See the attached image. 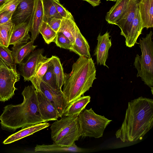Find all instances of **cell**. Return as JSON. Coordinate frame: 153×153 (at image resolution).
Here are the masks:
<instances>
[{"label":"cell","mask_w":153,"mask_h":153,"mask_svg":"<svg viewBox=\"0 0 153 153\" xmlns=\"http://www.w3.org/2000/svg\"><path fill=\"white\" fill-rule=\"evenodd\" d=\"M153 125V100L140 97L128 102L124 120L116 137L123 142L141 140Z\"/></svg>","instance_id":"1"},{"label":"cell","mask_w":153,"mask_h":153,"mask_svg":"<svg viewBox=\"0 0 153 153\" xmlns=\"http://www.w3.org/2000/svg\"><path fill=\"white\" fill-rule=\"evenodd\" d=\"M22 94L23 100L21 103L8 105L4 108L0 115L2 130L13 132L20 128L44 123L34 88L32 85L25 87Z\"/></svg>","instance_id":"2"},{"label":"cell","mask_w":153,"mask_h":153,"mask_svg":"<svg viewBox=\"0 0 153 153\" xmlns=\"http://www.w3.org/2000/svg\"><path fill=\"white\" fill-rule=\"evenodd\" d=\"M96 70L91 57L82 56L72 65L71 72L65 73L62 91L70 103L83 95L96 79Z\"/></svg>","instance_id":"3"},{"label":"cell","mask_w":153,"mask_h":153,"mask_svg":"<svg viewBox=\"0 0 153 153\" xmlns=\"http://www.w3.org/2000/svg\"><path fill=\"white\" fill-rule=\"evenodd\" d=\"M50 129L53 143L62 146H71L82 136L78 116L62 117L52 123Z\"/></svg>","instance_id":"4"},{"label":"cell","mask_w":153,"mask_h":153,"mask_svg":"<svg viewBox=\"0 0 153 153\" xmlns=\"http://www.w3.org/2000/svg\"><path fill=\"white\" fill-rule=\"evenodd\" d=\"M152 31L145 37L140 38L139 44L141 55H136L134 63L137 71V77H140L144 83L151 88L153 86V42Z\"/></svg>","instance_id":"5"},{"label":"cell","mask_w":153,"mask_h":153,"mask_svg":"<svg viewBox=\"0 0 153 153\" xmlns=\"http://www.w3.org/2000/svg\"><path fill=\"white\" fill-rule=\"evenodd\" d=\"M78 117L82 137L99 138L102 137L105 129L112 121L96 114L91 108L84 110Z\"/></svg>","instance_id":"6"},{"label":"cell","mask_w":153,"mask_h":153,"mask_svg":"<svg viewBox=\"0 0 153 153\" xmlns=\"http://www.w3.org/2000/svg\"><path fill=\"white\" fill-rule=\"evenodd\" d=\"M20 79L16 67L9 66L0 58V102H4L12 98L17 90L15 84Z\"/></svg>","instance_id":"7"},{"label":"cell","mask_w":153,"mask_h":153,"mask_svg":"<svg viewBox=\"0 0 153 153\" xmlns=\"http://www.w3.org/2000/svg\"><path fill=\"white\" fill-rule=\"evenodd\" d=\"M39 90L49 100L58 112L60 117L63 116L64 112L70 105L62 90L54 89L42 81Z\"/></svg>","instance_id":"8"},{"label":"cell","mask_w":153,"mask_h":153,"mask_svg":"<svg viewBox=\"0 0 153 153\" xmlns=\"http://www.w3.org/2000/svg\"><path fill=\"white\" fill-rule=\"evenodd\" d=\"M138 2V0H131L127 8L115 24L120 29V34L124 37L125 41L127 39L130 33Z\"/></svg>","instance_id":"9"},{"label":"cell","mask_w":153,"mask_h":153,"mask_svg":"<svg viewBox=\"0 0 153 153\" xmlns=\"http://www.w3.org/2000/svg\"><path fill=\"white\" fill-rule=\"evenodd\" d=\"M37 0H20L11 19V21L14 25L23 22L31 18Z\"/></svg>","instance_id":"10"},{"label":"cell","mask_w":153,"mask_h":153,"mask_svg":"<svg viewBox=\"0 0 153 153\" xmlns=\"http://www.w3.org/2000/svg\"><path fill=\"white\" fill-rule=\"evenodd\" d=\"M110 36L109 33L107 31L103 35H101L100 33L99 34L94 54V56H96L97 65H103L108 68L106 62L108 58L109 50L112 45L111 39H109Z\"/></svg>","instance_id":"11"},{"label":"cell","mask_w":153,"mask_h":153,"mask_svg":"<svg viewBox=\"0 0 153 153\" xmlns=\"http://www.w3.org/2000/svg\"><path fill=\"white\" fill-rule=\"evenodd\" d=\"M38 105L43 122L57 120L60 117L56 109L40 90L36 91Z\"/></svg>","instance_id":"12"},{"label":"cell","mask_w":153,"mask_h":153,"mask_svg":"<svg viewBox=\"0 0 153 153\" xmlns=\"http://www.w3.org/2000/svg\"><path fill=\"white\" fill-rule=\"evenodd\" d=\"M44 51L43 48H39L34 51L25 62L20 64V74L25 81H30L34 75L39 57Z\"/></svg>","instance_id":"13"},{"label":"cell","mask_w":153,"mask_h":153,"mask_svg":"<svg viewBox=\"0 0 153 153\" xmlns=\"http://www.w3.org/2000/svg\"><path fill=\"white\" fill-rule=\"evenodd\" d=\"M31 18L32 17L23 22L14 25L10 39V45L25 44L30 40L31 37L29 32Z\"/></svg>","instance_id":"14"},{"label":"cell","mask_w":153,"mask_h":153,"mask_svg":"<svg viewBox=\"0 0 153 153\" xmlns=\"http://www.w3.org/2000/svg\"><path fill=\"white\" fill-rule=\"evenodd\" d=\"M69 50L75 53L79 56L88 58L91 57L88 43L81 33L76 25L74 42Z\"/></svg>","instance_id":"15"},{"label":"cell","mask_w":153,"mask_h":153,"mask_svg":"<svg viewBox=\"0 0 153 153\" xmlns=\"http://www.w3.org/2000/svg\"><path fill=\"white\" fill-rule=\"evenodd\" d=\"M43 11L41 0H37L30 21L29 31L31 33L30 41L33 42L38 37L39 29L43 20Z\"/></svg>","instance_id":"16"},{"label":"cell","mask_w":153,"mask_h":153,"mask_svg":"<svg viewBox=\"0 0 153 153\" xmlns=\"http://www.w3.org/2000/svg\"><path fill=\"white\" fill-rule=\"evenodd\" d=\"M50 126L47 122L41 123L32 126L25 127L20 131L9 136L3 142L4 144L11 143L34 133L44 129Z\"/></svg>","instance_id":"17"},{"label":"cell","mask_w":153,"mask_h":153,"mask_svg":"<svg viewBox=\"0 0 153 153\" xmlns=\"http://www.w3.org/2000/svg\"><path fill=\"white\" fill-rule=\"evenodd\" d=\"M51 58L43 56H40L36 66L35 73L30 80L32 85L36 91L39 90V86L42 78L48 67L51 64Z\"/></svg>","instance_id":"18"},{"label":"cell","mask_w":153,"mask_h":153,"mask_svg":"<svg viewBox=\"0 0 153 153\" xmlns=\"http://www.w3.org/2000/svg\"><path fill=\"white\" fill-rule=\"evenodd\" d=\"M138 6L143 28L153 27V0H140Z\"/></svg>","instance_id":"19"},{"label":"cell","mask_w":153,"mask_h":153,"mask_svg":"<svg viewBox=\"0 0 153 153\" xmlns=\"http://www.w3.org/2000/svg\"><path fill=\"white\" fill-rule=\"evenodd\" d=\"M84 149L77 146L75 143L70 146H62L53 143L51 145H37L35 147L34 151L38 152H82Z\"/></svg>","instance_id":"20"},{"label":"cell","mask_w":153,"mask_h":153,"mask_svg":"<svg viewBox=\"0 0 153 153\" xmlns=\"http://www.w3.org/2000/svg\"><path fill=\"white\" fill-rule=\"evenodd\" d=\"M34 42L30 41L27 43L13 45L12 48V54L14 62L20 64L37 47L33 45Z\"/></svg>","instance_id":"21"},{"label":"cell","mask_w":153,"mask_h":153,"mask_svg":"<svg viewBox=\"0 0 153 153\" xmlns=\"http://www.w3.org/2000/svg\"><path fill=\"white\" fill-rule=\"evenodd\" d=\"M143 28L138 4L128 39L125 41L127 47L131 48L134 45Z\"/></svg>","instance_id":"22"},{"label":"cell","mask_w":153,"mask_h":153,"mask_svg":"<svg viewBox=\"0 0 153 153\" xmlns=\"http://www.w3.org/2000/svg\"><path fill=\"white\" fill-rule=\"evenodd\" d=\"M131 0H117L116 3L107 12L105 19L108 24L116 22L127 8Z\"/></svg>","instance_id":"23"},{"label":"cell","mask_w":153,"mask_h":153,"mask_svg":"<svg viewBox=\"0 0 153 153\" xmlns=\"http://www.w3.org/2000/svg\"><path fill=\"white\" fill-rule=\"evenodd\" d=\"M76 25L73 17L69 12L67 16L62 19L58 31L62 33L68 37L72 45L74 42Z\"/></svg>","instance_id":"24"},{"label":"cell","mask_w":153,"mask_h":153,"mask_svg":"<svg viewBox=\"0 0 153 153\" xmlns=\"http://www.w3.org/2000/svg\"><path fill=\"white\" fill-rule=\"evenodd\" d=\"M90 96H81L70 103L64 112V116H78L90 102Z\"/></svg>","instance_id":"25"},{"label":"cell","mask_w":153,"mask_h":153,"mask_svg":"<svg viewBox=\"0 0 153 153\" xmlns=\"http://www.w3.org/2000/svg\"><path fill=\"white\" fill-rule=\"evenodd\" d=\"M51 62L53 66V71L56 82L57 88L62 90L65 80V73L59 59L57 56H52Z\"/></svg>","instance_id":"26"},{"label":"cell","mask_w":153,"mask_h":153,"mask_svg":"<svg viewBox=\"0 0 153 153\" xmlns=\"http://www.w3.org/2000/svg\"><path fill=\"white\" fill-rule=\"evenodd\" d=\"M14 24L11 20L0 24V44L8 47Z\"/></svg>","instance_id":"27"},{"label":"cell","mask_w":153,"mask_h":153,"mask_svg":"<svg viewBox=\"0 0 153 153\" xmlns=\"http://www.w3.org/2000/svg\"><path fill=\"white\" fill-rule=\"evenodd\" d=\"M43 11V20L47 22L51 19L56 17L62 19L57 12L52 0H41Z\"/></svg>","instance_id":"28"},{"label":"cell","mask_w":153,"mask_h":153,"mask_svg":"<svg viewBox=\"0 0 153 153\" xmlns=\"http://www.w3.org/2000/svg\"><path fill=\"white\" fill-rule=\"evenodd\" d=\"M45 42L48 44L54 42L57 33L55 31L47 22H43L39 29Z\"/></svg>","instance_id":"29"},{"label":"cell","mask_w":153,"mask_h":153,"mask_svg":"<svg viewBox=\"0 0 153 153\" xmlns=\"http://www.w3.org/2000/svg\"><path fill=\"white\" fill-rule=\"evenodd\" d=\"M42 81L44 82L53 88L58 89L52 63L43 75Z\"/></svg>","instance_id":"30"},{"label":"cell","mask_w":153,"mask_h":153,"mask_svg":"<svg viewBox=\"0 0 153 153\" xmlns=\"http://www.w3.org/2000/svg\"><path fill=\"white\" fill-rule=\"evenodd\" d=\"M0 58L9 66L16 67L12 54V51L8 47L0 44Z\"/></svg>","instance_id":"31"},{"label":"cell","mask_w":153,"mask_h":153,"mask_svg":"<svg viewBox=\"0 0 153 153\" xmlns=\"http://www.w3.org/2000/svg\"><path fill=\"white\" fill-rule=\"evenodd\" d=\"M61 48L69 50L72 44L69 39L62 33L58 32L54 42Z\"/></svg>","instance_id":"32"},{"label":"cell","mask_w":153,"mask_h":153,"mask_svg":"<svg viewBox=\"0 0 153 153\" xmlns=\"http://www.w3.org/2000/svg\"><path fill=\"white\" fill-rule=\"evenodd\" d=\"M20 0H7L0 7V12L7 11L13 13Z\"/></svg>","instance_id":"33"},{"label":"cell","mask_w":153,"mask_h":153,"mask_svg":"<svg viewBox=\"0 0 153 153\" xmlns=\"http://www.w3.org/2000/svg\"><path fill=\"white\" fill-rule=\"evenodd\" d=\"M57 12L62 18H66L69 11L59 2V0H52Z\"/></svg>","instance_id":"34"},{"label":"cell","mask_w":153,"mask_h":153,"mask_svg":"<svg viewBox=\"0 0 153 153\" xmlns=\"http://www.w3.org/2000/svg\"><path fill=\"white\" fill-rule=\"evenodd\" d=\"M62 19L56 17L51 19L47 22L49 26L56 33L59 28Z\"/></svg>","instance_id":"35"},{"label":"cell","mask_w":153,"mask_h":153,"mask_svg":"<svg viewBox=\"0 0 153 153\" xmlns=\"http://www.w3.org/2000/svg\"><path fill=\"white\" fill-rule=\"evenodd\" d=\"M13 13L4 11L0 12V24H3L11 20Z\"/></svg>","instance_id":"36"},{"label":"cell","mask_w":153,"mask_h":153,"mask_svg":"<svg viewBox=\"0 0 153 153\" xmlns=\"http://www.w3.org/2000/svg\"><path fill=\"white\" fill-rule=\"evenodd\" d=\"M90 3L93 7L99 5L101 3L100 0H83Z\"/></svg>","instance_id":"37"},{"label":"cell","mask_w":153,"mask_h":153,"mask_svg":"<svg viewBox=\"0 0 153 153\" xmlns=\"http://www.w3.org/2000/svg\"><path fill=\"white\" fill-rule=\"evenodd\" d=\"M7 0H0V7Z\"/></svg>","instance_id":"38"},{"label":"cell","mask_w":153,"mask_h":153,"mask_svg":"<svg viewBox=\"0 0 153 153\" xmlns=\"http://www.w3.org/2000/svg\"><path fill=\"white\" fill-rule=\"evenodd\" d=\"M117 0H106L107 1H116Z\"/></svg>","instance_id":"39"}]
</instances>
